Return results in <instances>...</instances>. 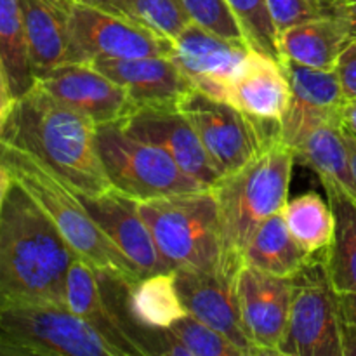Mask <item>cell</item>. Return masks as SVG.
Listing matches in <instances>:
<instances>
[{"mask_svg":"<svg viewBox=\"0 0 356 356\" xmlns=\"http://www.w3.org/2000/svg\"><path fill=\"white\" fill-rule=\"evenodd\" d=\"M292 149H294L296 162L318 174L320 179H330L337 183L356 202V177L351 167V156L343 125H318Z\"/></svg>","mask_w":356,"mask_h":356,"instance_id":"cell-25","label":"cell"},{"mask_svg":"<svg viewBox=\"0 0 356 356\" xmlns=\"http://www.w3.org/2000/svg\"><path fill=\"white\" fill-rule=\"evenodd\" d=\"M228 103L259 120L280 122L291 103V83L280 59L250 47L233 76Z\"/></svg>","mask_w":356,"mask_h":356,"instance_id":"cell-19","label":"cell"},{"mask_svg":"<svg viewBox=\"0 0 356 356\" xmlns=\"http://www.w3.org/2000/svg\"><path fill=\"white\" fill-rule=\"evenodd\" d=\"M76 197L104 235L138 268L141 277L172 271L160 254L148 225L139 214L138 200L117 190L96 197L76 193Z\"/></svg>","mask_w":356,"mask_h":356,"instance_id":"cell-16","label":"cell"},{"mask_svg":"<svg viewBox=\"0 0 356 356\" xmlns=\"http://www.w3.org/2000/svg\"><path fill=\"white\" fill-rule=\"evenodd\" d=\"M344 138H346V145H348V149H350V156H351V167H353V172L356 177V136L353 132L348 131V129H344Z\"/></svg>","mask_w":356,"mask_h":356,"instance_id":"cell-42","label":"cell"},{"mask_svg":"<svg viewBox=\"0 0 356 356\" xmlns=\"http://www.w3.org/2000/svg\"><path fill=\"white\" fill-rule=\"evenodd\" d=\"M89 65L124 87L138 108L177 106L181 97L193 89L170 56L96 59Z\"/></svg>","mask_w":356,"mask_h":356,"instance_id":"cell-18","label":"cell"},{"mask_svg":"<svg viewBox=\"0 0 356 356\" xmlns=\"http://www.w3.org/2000/svg\"><path fill=\"white\" fill-rule=\"evenodd\" d=\"M0 334L24 356H120L89 323L59 302L2 305Z\"/></svg>","mask_w":356,"mask_h":356,"instance_id":"cell-8","label":"cell"},{"mask_svg":"<svg viewBox=\"0 0 356 356\" xmlns=\"http://www.w3.org/2000/svg\"><path fill=\"white\" fill-rule=\"evenodd\" d=\"M341 346H343V356H356V323L343 320Z\"/></svg>","mask_w":356,"mask_h":356,"instance_id":"cell-36","label":"cell"},{"mask_svg":"<svg viewBox=\"0 0 356 356\" xmlns=\"http://www.w3.org/2000/svg\"><path fill=\"white\" fill-rule=\"evenodd\" d=\"M13 184H14V179L13 176H10L9 169L0 163V212H2L3 202H6L7 193H9V190L13 188Z\"/></svg>","mask_w":356,"mask_h":356,"instance_id":"cell-40","label":"cell"},{"mask_svg":"<svg viewBox=\"0 0 356 356\" xmlns=\"http://www.w3.org/2000/svg\"><path fill=\"white\" fill-rule=\"evenodd\" d=\"M177 110L195 129L219 179L242 169L273 143L282 141L280 122L254 118L197 89L181 97Z\"/></svg>","mask_w":356,"mask_h":356,"instance_id":"cell-7","label":"cell"},{"mask_svg":"<svg viewBox=\"0 0 356 356\" xmlns=\"http://www.w3.org/2000/svg\"><path fill=\"white\" fill-rule=\"evenodd\" d=\"M96 132L97 125L89 117L38 83L14 99L0 125V139L45 163L75 193L90 197L113 190L97 152Z\"/></svg>","mask_w":356,"mask_h":356,"instance_id":"cell-1","label":"cell"},{"mask_svg":"<svg viewBox=\"0 0 356 356\" xmlns=\"http://www.w3.org/2000/svg\"><path fill=\"white\" fill-rule=\"evenodd\" d=\"M37 83L96 125L124 122L138 110L124 87L87 63L58 66L37 79Z\"/></svg>","mask_w":356,"mask_h":356,"instance_id":"cell-14","label":"cell"},{"mask_svg":"<svg viewBox=\"0 0 356 356\" xmlns=\"http://www.w3.org/2000/svg\"><path fill=\"white\" fill-rule=\"evenodd\" d=\"M73 2L86 3V6L97 7V9L106 10V13H111V14H117V16L127 17V14H125L124 7H122L120 0H73ZM129 19H131V17H129Z\"/></svg>","mask_w":356,"mask_h":356,"instance_id":"cell-37","label":"cell"},{"mask_svg":"<svg viewBox=\"0 0 356 356\" xmlns=\"http://www.w3.org/2000/svg\"><path fill=\"white\" fill-rule=\"evenodd\" d=\"M76 256L49 216L14 183L0 212V306L65 305L66 275Z\"/></svg>","mask_w":356,"mask_h":356,"instance_id":"cell-2","label":"cell"},{"mask_svg":"<svg viewBox=\"0 0 356 356\" xmlns=\"http://www.w3.org/2000/svg\"><path fill=\"white\" fill-rule=\"evenodd\" d=\"M96 141L113 190L134 200L209 190L188 176L169 153L125 131L122 122L97 125Z\"/></svg>","mask_w":356,"mask_h":356,"instance_id":"cell-6","label":"cell"},{"mask_svg":"<svg viewBox=\"0 0 356 356\" xmlns=\"http://www.w3.org/2000/svg\"><path fill=\"white\" fill-rule=\"evenodd\" d=\"M235 291L249 339L261 355H277L291 312L294 277H277L243 264Z\"/></svg>","mask_w":356,"mask_h":356,"instance_id":"cell-13","label":"cell"},{"mask_svg":"<svg viewBox=\"0 0 356 356\" xmlns=\"http://www.w3.org/2000/svg\"><path fill=\"white\" fill-rule=\"evenodd\" d=\"M325 254L313 257L294 277L291 312L277 355L343 356L339 294L330 282Z\"/></svg>","mask_w":356,"mask_h":356,"instance_id":"cell-9","label":"cell"},{"mask_svg":"<svg viewBox=\"0 0 356 356\" xmlns=\"http://www.w3.org/2000/svg\"><path fill=\"white\" fill-rule=\"evenodd\" d=\"M73 63L96 59H131L169 56L172 40L156 31L97 7L73 2L72 9Z\"/></svg>","mask_w":356,"mask_h":356,"instance_id":"cell-10","label":"cell"},{"mask_svg":"<svg viewBox=\"0 0 356 356\" xmlns=\"http://www.w3.org/2000/svg\"><path fill=\"white\" fill-rule=\"evenodd\" d=\"M285 222L299 245L312 256L325 254L332 243L334 214L327 198L316 191L298 195L285 204Z\"/></svg>","mask_w":356,"mask_h":356,"instance_id":"cell-27","label":"cell"},{"mask_svg":"<svg viewBox=\"0 0 356 356\" xmlns=\"http://www.w3.org/2000/svg\"><path fill=\"white\" fill-rule=\"evenodd\" d=\"M191 21L214 33L235 40H247L226 0H181Z\"/></svg>","mask_w":356,"mask_h":356,"instance_id":"cell-31","label":"cell"},{"mask_svg":"<svg viewBox=\"0 0 356 356\" xmlns=\"http://www.w3.org/2000/svg\"><path fill=\"white\" fill-rule=\"evenodd\" d=\"M238 21L247 42L257 51L278 59V31L268 10L266 0H226Z\"/></svg>","mask_w":356,"mask_h":356,"instance_id":"cell-29","label":"cell"},{"mask_svg":"<svg viewBox=\"0 0 356 356\" xmlns=\"http://www.w3.org/2000/svg\"><path fill=\"white\" fill-rule=\"evenodd\" d=\"M337 0H266L277 31L306 21L334 16Z\"/></svg>","mask_w":356,"mask_h":356,"instance_id":"cell-32","label":"cell"},{"mask_svg":"<svg viewBox=\"0 0 356 356\" xmlns=\"http://www.w3.org/2000/svg\"><path fill=\"white\" fill-rule=\"evenodd\" d=\"M0 356H24L23 351L0 334Z\"/></svg>","mask_w":356,"mask_h":356,"instance_id":"cell-41","label":"cell"},{"mask_svg":"<svg viewBox=\"0 0 356 356\" xmlns=\"http://www.w3.org/2000/svg\"><path fill=\"white\" fill-rule=\"evenodd\" d=\"M315 256L306 252L287 228L284 214L270 216L254 232L243 252V264L277 277L292 278Z\"/></svg>","mask_w":356,"mask_h":356,"instance_id":"cell-24","label":"cell"},{"mask_svg":"<svg viewBox=\"0 0 356 356\" xmlns=\"http://www.w3.org/2000/svg\"><path fill=\"white\" fill-rule=\"evenodd\" d=\"M0 63L14 99L37 83L19 0H0Z\"/></svg>","mask_w":356,"mask_h":356,"instance_id":"cell-26","label":"cell"},{"mask_svg":"<svg viewBox=\"0 0 356 356\" xmlns=\"http://www.w3.org/2000/svg\"><path fill=\"white\" fill-rule=\"evenodd\" d=\"M334 16L344 24L350 42L356 40V0H337Z\"/></svg>","mask_w":356,"mask_h":356,"instance_id":"cell-34","label":"cell"},{"mask_svg":"<svg viewBox=\"0 0 356 356\" xmlns=\"http://www.w3.org/2000/svg\"><path fill=\"white\" fill-rule=\"evenodd\" d=\"M169 330L190 351L191 356H245L222 334L191 315L177 320L172 327H169Z\"/></svg>","mask_w":356,"mask_h":356,"instance_id":"cell-30","label":"cell"},{"mask_svg":"<svg viewBox=\"0 0 356 356\" xmlns=\"http://www.w3.org/2000/svg\"><path fill=\"white\" fill-rule=\"evenodd\" d=\"M346 99H356V40H351L336 66Z\"/></svg>","mask_w":356,"mask_h":356,"instance_id":"cell-33","label":"cell"},{"mask_svg":"<svg viewBox=\"0 0 356 356\" xmlns=\"http://www.w3.org/2000/svg\"><path fill=\"white\" fill-rule=\"evenodd\" d=\"M13 103H14V97L13 94H10L9 82H7L6 72H3L2 63H0V125L3 124V120H6L7 115H9L10 108H13Z\"/></svg>","mask_w":356,"mask_h":356,"instance_id":"cell-35","label":"cell"},{"mask_svg":"<svg viewBox=\"0 0 356 356\" xmlns=\"http://www.w3.org/2000/svg\"><path fill=\"white\" fill-rule=\"evenodd\" d=\"M0 163L9 169L14 183L26 191L54 222L70 247L90 266L132 284L143 278L138 268L90 218L75 191L45 163L3 139H0Z\"/></svg>","mask_w":356,"mask_h":356,"instance_id":"cell-4","label":"cell"},{"mask_svg":"<svg viewBox=\"0 0 356 356\" xmlns=\"http://www.w3.org/2000/svg\"><path fill=\"white\" fill-rule=\"evenodd\" d=\"M174 273L188 315L218 330L245 356H261L242 322L235 282H229L218 271L193 268H177Z\"/></svg>","mask_w":356,"mask_h":356,"instance_id":"cell-15","label":"cell"},{"mask_svg":"<svg viewBox=\"0 0 356 356\" xmlns=\"http://www.w3.org/2000/svg\"><path fill=\"white\" fill-rule=\"evenodd\" d=\"M355 136H356V134H355Z\"/></svg>","mask_w":356,"mask_h":356,"instance_id":"cell-43","label":"cell"},{"mask_svg":"<svg viewBox=\"0 0 356 356\" xmlns=\"http://www.w3.org/2000/svg\"><path fill=\"white\" fill-rule=\"evenodd\" d=\"M65 305L83 322L89 323L110 346H113L120 353V356L139 355L134 344L118 325L110 305L104 299L99 273L80 256H76L68 268Z\"/></svg>","mask_w":356,"mask_h":356,"instance_id":"cell-21","label":"cell"},{"mask_svg":"<svg viewBox=\"0 0 356 356\" xmlns=\"http://www.w3.org/2000/svg\"><path fill=\"white\" fill-rule=\"evenodd\" d=\"M252 45L226 38L191 21L172 40L170 59L190 79L193 89L228 103L229 86Z\"/></svg>","mask_w":356,"mask_h":356,"instance_id":"cell-11","label":"cell"},{"mask_svg":"<svg viewBox=\"0 0 356 356\" xmlns=\"http://www.w3.org/2000/svg\"><path fill=\"white\" fill-rule=\"evenodd\" d=\"M127 17L174 40L191 17L181 0H120Z\"/></svg>","mask_w":356,"mask_h":356,"instance_id":"cell-28","label":"cell"},{"mask_svg":"<svg viewBox=\"0 0 356 356\" xmlns=\"http://www.w3.org/2000/svg\"><path fill=\"white\" fill-rule=\"evenodd\" d=\"M278 59L316 70H334L350 37L339 17L327 16L278 31Z\"/></svg>","mask_w":356,"mask_h":356,"instance_id":"cell-22","label":"cell"},{"mask_svg":"<svg viewBox=\"0 0 356 356\" xmlns=\"http://www.w3.org/2000/svg\"><path fill=\"white\" fill-rule=\"evenodd\" d=\"M294 163V149L277 141L211 188L218 205L221 240L218 273L229 282L236 280L243 266V252L254 232L270 216L284 211Z\"/></svg>","mask_w":356,"mask_h":356,"instance_id":"cell-3","label":"cell"},{"mask_svg":"<svg viewBox=\"0 0 356 356\" xmlns=\"http://www.w3.org/2000/svg\"><path fill=\"white\" fill-rule=\"evenodd\" d=\"M280 63L291 83V103L280 120V138L294 148L318 125L341 124L346 94L336 68L316 70L289 59Z\"/></svg>","mask_w":356,"mask_h":356,"instance_id":"cell-12","label":"cell"},{"mask_svg":"<svg viewBox=\"0 0 356 356\" xmlns=\"http://www.w3.org/2000/svg\"><path fill=\"white\" fill-rule=\"evenodd\" d=\"M35 79L73 63V0H19Z\"/></svg>","mask_w":356,"mask_h":356,"instance_id":"cell-20","label":"cell"},{"mask_svg":"<svg viewBox=\"0 0 356 356\" xmlns=\"http://www.w3.org/2000/svg\"><path fill=\"white\" fill-rule=\"evenodd\" d=\"M341 124L344 129L356 134V99H346L341 110Z\"/></svg>","mask_w":356,"mask_h":356,"instance_id":"cell-38","label":"cell"},{"mask_svg":"<svg viewBox=\"0 0 356 356\" xmlns=\"http://www.w3.org/2000/svg\"><path fill=\"white\" fill-rule=\"evenodd\" d=\"M122 125L136 138L169 153L188 176L207 188H212L219 181L218 170L209 160L197 132L177 106L138 108Z\"/></svg>","mask_w":356,"mask_h":356,"instance_id":"cell-17","label":"cell"},{"mask_svg":"<svg viewBox=\"0 0 356 356\" xmlns=\"http://www.w3.org/2000/svg\"><path fill=\"white\" fill-rule=\"evenodd\" d=\"M138 211L172 270L218 271L221 240L211 188L138 202Z\"/></svg>","mask_w":356,"mask_h":356,"instance_id":"cell-5","label":"cell"},{"mask_svg":"<svg viewBox=\"0 0 356 356\" xmlns=\"http://www.w3.org/2000/svg\"><path fill=\"white\" fill-rule=\"evenodd\" d=\"M334 214V236L325 254L337 294H356V202L337 183L320 179Z\"/></svg>","mask_w":356,"mask_h":356,"instance_id":"cell-23","label":"cell"},{"mask_svg":"<svg viewBox=\"0 0 356 356\" xmlns=\"http://www.w3.org/2000/svg\"><path fill=\"white\" fill-rule=\"evenodd\" d=\"M339 306L343 320L356 323V294H339Z\"/></svg>","mask_w":356,"mask_h":356,"instance_id":"cell-39","label":"cell"}]
</instances>
